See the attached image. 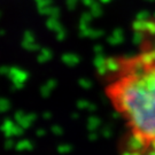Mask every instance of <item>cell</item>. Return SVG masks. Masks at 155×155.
Masks as SVG:
<instances>
[{"label":"cell","mask_w":155,"mask_h":155,"mask_svg":"<svg viewBox=\"0 0 155 155\" xmlns=\"http://www.w3.org/2000/svg\"><path fill=\"white\" fill-rule=\"evenodd\" d=\"M150 155H155V152H154V153H152V154H150Z\"/></svg>","instance_id":"cell-2"},{"label":"cell","mask_w":155,"mask_h":155,"mask_svg":"<svg viewBox=\"0 0 155 155\" xmlns=\"http://www.w3.org/2000/svg\"><path fill=\"white\" fill-rule=\"evenodd\" d=\"M110 70L107 99L127 127L131 147L150 155L155 152V50L145 47L122 56Z\"/></svg>","instance_id":"cell-1"}]
</instances>
